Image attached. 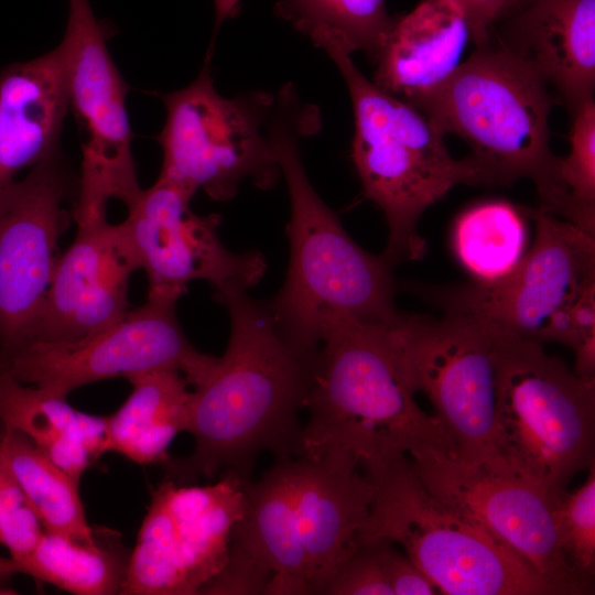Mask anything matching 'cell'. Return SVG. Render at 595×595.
<instances>
[{
	"label": "cell",
	"mask_w": 595,
	"mask_h": 595,
	"mask_svg": "<svg viewBox=\"0 0 595 595\" xmlns=\"http://www.w3.org/2000/svg\"><path fill=\"white\" fill-rule=\"evenodd\" d=\"M594 436L595 383L542 344L502 329L494 429L498 458L561 496L594 463Z\"/></svg>",
	"instance_id": "52a82bcc"
},
{
	"label": "cell",
	"mask_w": 595,
	"mask_h": 595,
	"mask_svg": "<svg viewBox=\"0 0 595 595\" xmlns=\"http://www.w3.org/2000/svg\"><path fill=\"white\" fill-rule=\"evenodd\" d=\"M575 374L595 383V285L587 288L572 307Z\"/></svg>",
	"instance_id": "836d02e7"
},
{
	"label": "cell",
	"mask_w": 595,
	"mask_h": 595,
	"mask_svg": "<svg viewBox=\"0 0 595 595\" xmlns=\"http://www.w3.org/2000/svg\"><path fill=\"white\" fill-rule=\"evenodd\" d=\"M528 215L536 235L516 270L497 283L452 291L446 305L523 339L566 345L572 307L595 285V235L540 208Z\"/></svg>",
	"instance_id": "5bb4252c"
},
{
	"label": "cell",
	"mask_w": 595,
	"mask_h": 595,
	"mask_svg": "<svg viewBox=\"0 0 595 595\" xmlns=\"http://www.w3.org/2000/svg\"><path fill=\"white\" fill-rule=\"evenodd\" d=\"M240 0H214L215 3V28L216 33L220 24L228 18L237 13Z\"/></svg>",
	"instance_id": "8d00e7d4"
},
{
	"label": "cell",
	"mask_w": 595,
	"mask_h": 595,
	"mask_svg": "<svg viewBox=\"0 0 595 595\" xmlns=\"http://www.w3.org/2000/svg\"><path fill=\"white\" fill-rule=\"evenodd\" d=\"M175 303L148 298L144 305L84 338L25 343L0 355V369L62 398L95 381L156 370H176L197 387L218 358L191 345L176 318Z\"/></svg>",
	"instance_id": "7c38bea8"
},
{
	"label": "cell",
	"mask_w": 595,
	"mask_h": 595,
	"mask_svg": "<svg viewBox=\"0 0 595 595\" xmlns=\"http://www.w3.org/2000/svg\"><path fill=\"white\" fill-rule=\"evenodd\" d=\"M553 105L547 83L513 50L489 43L478 48L420 109L445 136L462 138L488 184L530 178L540 208L556 215L558 160L550 148Z\"/></svg>",
	"instance_id": "277c9868"
},
{
	"label": "cell",
	"mask_w": 595,
	"mask_h": 595,
	"mask_svg": "<svg viewBox=\"0 0 595 595\" xmlns=\"http://www.w3.org/2000/svg\"><path fill=\"white\" fill-rule=\"evenodd\" d=\"M292 491L313 594H324L359 548L375 485L351 453L329 448L314 457L293 458Z\"/></svg>",
	"instance_id": "ac0fdd59"
},
{
	"label": "cell",
	"mask_w": 595,
	"mask_h": 595,
	"mask_svg": "<svg viewBox=\"0 0 595 595\" xmlns=\"http://www.w3.org/2000/svg\"><path fill=\"white\" fill-rule=\"evenodd\" d=\"M0 426L25 435L78 483L91 462L107 453L106 416L82 412L66 398L22 383L1 369Z\"/></svg>",
	"instance_id": "603a6c76"
},
{
	"label": "cell",
	"mask_w": 595,
	"mask_h": 595,
	"mask_svg": "<svg viewBox=\"0 0 595 595\" xmlns=\"http://www.w3.org/2000/svg\"><path fill=\"white\" fill-rule=\"evenodd\" d=\"M528 209L490 199L464 210L453 228V249L477 284L510 275L528 250Z\"/></svg>",
	"instance_id": "484cf974"
},
{
	"label": "cell",
	"mask_w": 595,
	"mask_h": 595,
	"mask_svg": "<svg viewBox=\"0 0 595 595\" xmlns=\"http://www.w3.org/2000/svg\"><path fill=\"white\" fill-rule=\"evenodd\" d=\"M192 197L159 176L121 223L139 269L147 272L148 298L176 302L194 280L210 282L215 292L248 290L267 269L259 252L229 251L218 236L219 216L193 213Z\"/></svg>",
	"instance_id": "2e32d148"
},
{
	"label": "cell",
	"mask_w": 595,
	"mask_h": 595,
	"mask_svg": "<svg viewBox=\"0 0 595 595\" xmlns=\"http://www.w3.org/2000/svg\"><path fill=\"white\" fill-rule=\"evenodd\" d=\"M570 151L558 160V217L595 235V102L572 112Z\"/></svg>",
	"instance_id": "f1b7e54d"
},
{
	"label": "cell",
	"mask_w": 595,
	"mask_h": 595,
	"mask_svg": "<svg viewBox=\"0 0 595 595\" xmlns=\"http://www.w3.org/2000/svg\"><path fill=\"white\" fill-rule=\"evenodd\" d=\"M375 491L359 547L388 540L446 595H567L434 497L408 457L367 473Z\"/></svg>",
	"instance_id": "8992f818"
},
{
	"label": "cell",
	"mask_w": 595,
	"mask_h": 595,
	"mask_svg": "<svg viewBox=\"0 0 595 595\" xmlns=\"http://www.w3.org/2000/svg\"><path fill=\"white\" fill-rule=\"evenodd\" d=\"M272 576L268 567L229 542L224 567L199 594H267Z\"/></svg>",
	"instance_id": "d6a6232c"
},
{
	"label": "cell",
	"mask_w": 595,
	"mask_h": 595,
	"mask_svg": "<svg viewBox=\"0 0 595 595\" xmlns=\"http://www.w3.org/2000/svg\"><path fill=\"white\" fill-rule=\"evenodd\" d=\"M77 226L25 343L80 339L128 312V280L139 264L121 223L104 218Z\"/></svg>",
	"instance_id": "e0dca14e"
},
{
	"label": "cell",
	"mask_w": 595,
	"mask_h": 595,
	"mask_svg": "<svg viewBox=\"0 0 595 595\" xmlns=\"http://www.w3.org/2000/svg\"><path fill=\"white\" fill-rule=\"evenodd\" d=\"M324 594L393 595L375 542L361 544L337 570Z\"/></svg>",
	"instance_id": "1f68e13d"
},
{
	"label": "cell",
	"mask_w": 595,
	"mask_h": 595,
	"mask_svg": "<svg viewBox=\"0 0 595 595\" xmlns=\"http://www.w3.org/2000/svg\"><path fill=\"white\" fill-rule=\"evenodd\" d=\"M393 331L416 391L464 456L504 464L494 443L502 329L448 312L441 320L403 315Z\"/></svg>",
	"instance_id": "30bf717a"
},
{
	"label": "cell",
	"mask_w": 595,
	"mask_h": 595,
	"mask_svg": "<svg viewBox=\"0 0 595 595\" xmlns=\"http://www.w3.org/2000/svg\"><path fill=\"white\" fill-rule=\"evenodd\" d=\"M67 1V24L60 44L66 62L69 109L84 137L72 210L80 224L106 218L111 198L129 208L142 188L131 151L126 106L129 86L107 46L110 29L96 18L89 0Z\"/></svg>",
	"instance_id": "8fae6325"
},
{
	"label": "cell",
	"mask_w": 595,
	"mask_h": 595,
	"mask_svg": "<svg viewBox=\"0 0 595 595\" xmlns=\"http://www.w3.org/2000/svg\"><path fill=\"white\" fill-rule=\"evenodd\" d=\"M215 298L229 313L230 337L224 356L192 391L186 432L195 448L167 466L175 483L220 470L248 482L264 451L275 458L301 457L299 411L316 355L292 346L267 302L252 300L247 290L228 289Z\"/></svg>",
	"instance_id": "6da1fadb"
},
{
	"label": "cell",
	"mask_w": 595,
	"mask_h": 595,
	"mask_svg": "<svg viewBox=\"0 0 595 595\" xmlns=\"http://www.w3.org/2000/svg\"><path fill=\"white\" fill-rule=\"evenodd\" d=\"M317 121L315 109L298 104L292 89L279 94L270 136L290 197V260L284 284L266 302L285 338L309 356L342 321L382 323L400 314L391 263L351 239L306 175L298 141Z\"/></svg>",
	"instance_id": "7a4b0ae2"
},
{
	"label": "cell",
	"mask_w": 595,
	"mask_h": 595,
	"mask_svg": "<svg viewBox=\"0 0 595 595\" xmlns=\"http://www.w3.org/2000/svg\"><path fill=\"white\" fill-rule=\"evenodd\" d=\"M246 483L232 473L208 486L162 483L152 494L120 594H199L227 561Z\"/></svg>",
	"instance_id": "4fadbf2b"
},
{
	"label": "cell",
	"mask_w": 595,
	"mask_h": 595,
	"mask_svg": "<svg viewBox=\"0 0 595 595\" xmlns=\"http://www.w3.org/2000/svg\"><path fill=\"white\" fill-rule=\"evenodd\" d=\"M132 391L106 416V451L148 465L165 461L180 432H186L192 391L176 370H156L128 379Z\"/></svg>",
	"instance_id": "cb8c5ba5"
},
{
	"label": "cell",
	"mask_w": 595,
	"mask_h": 595,
	"mask_svg": "<svg viewBox=\"0 0 595 595\" xmlns=\"http://www.w3.org/2000/svg\"><path fill=\"white\" fill-rule=\"evenodd\" d=\"M129 555L97 537L93 544L44 530L18 572L76 595L120 594Z\"/></svg>",
	"instance_id": "4316f807"
},
{
	"label": "cell",
	"mask_w": 595,
	"mask_h": 595,
	"mask_svg": "<svg viewBox=\"0 0 595 595\" xmlns=\"http://www.w3.org/2000/svg\"><path fill=\"white\" fill-rule=\"evenodd\" d=\"M527 1H530V0H516L515 6L524 3V2H527ZM515 6H513V7H515ZM513 7H512V8H513Z\"/></svg>",
	"instance_id": "f35d334b"
},
{
	"label": "cell",
	"mask_w": 595,
	"mask_h": 595,
	"mask_svg": "<svg viewBox=\"0 0 595 595\" xmlns=\"http://www.w3.org/2000/svg\"><path fill=\"white\" fill-rule=\"evenodd\" d=\"M158 96L166 112L155 137L163 154L160 177L219 202L231 199L246 181L261 188L277 181L281 173L268 121L272 96L224 97L208 65L187 86Z\"/></svg>",
	"instance_id": "ba28073f"
},
{
	"label": "cell",
	"mask_w": 595,
	"mask_h": 595,
	"mask_svg": "<svg viewBox=\"0 0 595 595\" xmlns=\"http://www.w3.org/2000/svg\"><path fill=\"white\" fill-rule=\"evenodd\" d=\"M0 457L37 513L44 530L93 544L78 482L45 456L25 435L0 430Z\"/></svg>",
	"instance_id": "d4e9b609"
},
{
	"label": "cell",
	"mask_w": 595,
	"mask_h": 595,
	"mask_svg": "<svg viewBox=\"0 0 595 595\" xmlns=\"http://www.w3.org/2000/svg\"><path fill=\"white\" fill-rule=\"evenodd\" d=\"M277 12L324 51L372 58L393 22L385 0H280Z\"/></svg>",
	"instance_id": "83f0119b"
},
{
	"label": "cell",
	"mask_w": 595,
	"mask_h": 595,
	"mask_svg": "<svg viewBox=\"0 0 595 595\" xmlns=\"http://www.w3.org/2000/svg\"><path fill=\"white\" fill-rule=\"evenodd\" d=\"M292 462L275 458L257 482L245 484L244 513L230 534V543L272 572L267 594H313L293 500Z\"/></svg>",
	"instance_id": "7402d4cb"
},
{
	"label": "cell",
	"mask_w": 595,
	"mask_h": 595,
	"mask_svg": "<svg viewBox=\"0 0 595 595\" xmlns=\"http://www.w3.org/2000/svg\"><path fill=\"white\" fill-rule=\"evenodd\" d=\"M502 19L507 22L500 44L555 87L572 112L593 99L595 0H530Z\"/></svg>",
	"instance_id": "d6986e66"
},
{
	"label": "cell",
	"mask_w": 595,
	"mask_h": 595,
	"mask_svg": "<svg viewBox=\"0 0 595 595\" xmlns=\"http://www.w3.org/2000/svg\"><path fill=\"white\" fill-rule=\"evenodd\" d=\"M468 22L472 41L477 45L486 44L494 26L512 9L516 0H455Z\"/></svg>",
	"instance_id": "d590c367"
},
{
	"label": "cell",
	"mask_w": 595,
	"mask_h": 595,
	"mask_svg": "<svg viewBox=\"0 0 595 595\" xmlns=\"http://www.w3.org/2000/svg\"><path fill=\"white\" fill-rule=\"evenodd\" d=\"M394 320H345L327 333L304 402L310 416L301 457L339 448L371 473L421 447H455L437 418L415 401Z\"/></svg>",
	"instance_id": "3957f363"
},
{
	"label": "cell",
	"mask_w": 595,
	"mask_h": 595,
	"mask_svg": "<svg viewBox=\"0 0 595 595\" xmlns=\"http://www.w3.org/2000/svg\"><path fill=\"white\" fill-rule=\"evenodd\" d=\"M77 181L58 148L0 187V355L26 342L48 290Z\"/></svg>",
	"instance_id": "9a60e30c"
},
{
	"label": "cell",
	"mask_w": 595,
	"mask_h": 595,
	"mask_svg": "<svg viewBox=\"0 0 595 595\" xmlns=\"http://www.w3.org/2000/svg\"><path fill=\"white\" fill-rule=\"evenodd\" d=\"M43 531L37 513L0 457V543L18 564L32 552Z\"/></svg>",
	"instance_id": "4dcf8cb0"
},
{
	"label": "cell",
	"mask_w": 595,
	"mask_h": 595,
	"mask_svg": "<svg viewBox=\"0 0 595 595\" xmlns=\"http://www.w3.org/2000/svg\"><path fill=\"white\" fill-rule=\"evenodd\" d=\"M18 566L11 558L0 556V591H7L3 584L13 575L17 574Z\"/></svg>",
	"instance_id": "74e56055"
},
{
	"label": "cell",
	"mask_w": 595,
	"mask_h": 595,
	"mask_svg": "<svg viewBox=\"0 0 595 595\" xmlns=\"http://www.w3.org/2000/svg\"><path fill=\"white\" fill-rule=\"evenodd\" d=\"M339 69L351 100V156L367 198L383 212L390 263L418 260L425 242L416 230L423 212L459 184H488L470 159H454L444 134L416 107L370 82L350 54L325 50Z\"/></svg>",
	"instance_id": "5b68a950"
},
{
	"label": "cell",
	"mask_w": 595,
	"mask_h": 595,
	"mask_svg": "<svg viewBox=\"0 0 595 595\" xmlns=\"http://www.w3.org/2000/svg\"><path fill=\"white\" fill-rule=\"evenodd\" d=\"M408 463L434 497L536 573L570 594L591 592L561 547L556 507L564 494L554 495L505 464L470 459L455 447H421Z\"/></svg>",
	"instance_id": "9c48e42d"
},
{
	"label": "cell",
	"mask_w": 595,
	"mask_h": 595,
	"mask_svg": "<svg viewBox=\"0 0 595 595\" xmlns=\"http://www.w3.org/2000/svg\"><path fill=\"white\" fill-rule=\"evenodd\" d=\"M68 110L67 69L61 44L0 71V187L60 148Z\"/></svg>",
	"instance_id": "44dd1931"
},
{
	"label": "cell",
	"mask_w": 595,
	"mask_h": 595,
	"mask_svg": "<svg viewBox=\"0 0 595 595\" xmlns=\"http://www.w3.org/2000/svg\"><path fill=\"white\" fill-rule=\"evenodd\" d=\"M381 566L393 595L440 594L432 581L388 540H376Z\"/></svg>",
	"instance_id": "e575fe53"
},
{
	"label": "cell",
	"mask_w": 595,
	"mask_h": 595,
	"mask_svg": "<svg viewBox=\"0 0 595 595\" xmlns=\"http://www.w3.org/2000/svg\"><path fill=\"white\" fill-rule=\"evenodd\" d=\"M556 522L563 553L586 583L595 569V465L588 467L583 485L564 493L556 507Z\"/></svg>",
	"instance_id": "f546056e"
},
{
	"label": "cell",
	"mask_w": 595,
	"mask_h": 595,
	"mask_svg": "<svg viewBox=\"0 0 595 595\" xmlns=\"http://www.w3.org/2000/svg\"><path fill=\"white\" fill-rule=\"evenodd\" d=\"M472 40L455 0H422L393 20L374 61V83L415 106L444 85L463 63Z\"/></svg>",
	"instance_id": "ffe728a7"
}]
</instances>
